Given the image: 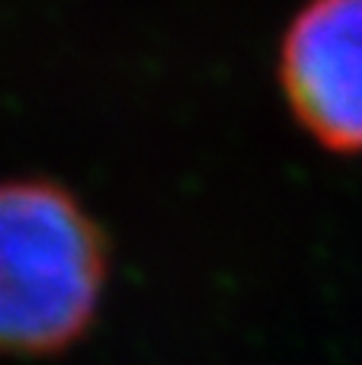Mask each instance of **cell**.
<instances>
[{"instance_id":"cell-1","label":"cell","mask_w":362,"mask_h":365,"mask_svg":"<svg viewBox=\"0 0 362 365\" xmlns=\"http://www.w3.org/2000/svg\"><path fill=\"white\" fill-rule=\"evenodd\" d=\"M103 285L106 240L81 202L48 180L0 182V353L74 346Z\"/></svg>"},{"instance_id":"cell-2","label":"cell","mask_w":362,"mask_h":365,"mask_svg":"<svg viewBox=\"0 0 362 365\" xmlns=\"http://www.w3.org/2000/svg\"><path fill=\"white\" fill-rule=\"evenodd\" d=\"M299 125L337 154H362V0H308L279 48Z\"/></svg>"}]
</instances>
